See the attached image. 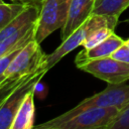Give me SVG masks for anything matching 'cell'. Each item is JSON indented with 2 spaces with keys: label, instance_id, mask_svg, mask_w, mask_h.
Returning a JSON list of instances; mask_svg holds the SVG:
<instances>
[{
  "label": "cell",
  "instance_id": "obj_1",
  "mask_svg": "<svg viewBox=\"0 0 129 129\" xmlns=\"http://www.w3.org/2000/svg\"><path fill=\"white\" fill-rule=\"evenodd\" d=\"M118 19L119 17L115 16L92 14L78 29H76L69 37L63 39L57 48H55L51 53L45 54L44 60L42 62V69L45 71L50 70L63 56L76 49L78 46L83 45L85 39L93 30L104 26H108L115 29L118 24Z\"/></svg>",
  "mask_w": 129,
  "mask_h": 129
},
{
  "label": "cell",
  "instance_id": "obj_2",
  "mask_svg": "<svg viewBox=\"0 0 129 129\" xmlns=\"http://www.w3.org/2000/svg\"><path fill=\"white\" fill-rule=\"evenodd\" d=\"M117 108L92 107L64 120L56 117L33 127V129H106L117 115Z\"/></svg>",
  "mask_w": 129,
  "mask_h": 129
},
{
  "label": "cell",
  "instance_id": "obj_3",
  "mask_svg": "<svg viewBox=\"0 0 129 129\" xmlns=\"http://www.w3.org/2000/svg\"><path fill=\"white\" fill-rule=\"evenodd\" d=\"M129 103V85L122 84H108L107 88L103 91L88 97L81 101L71 110L62 113L56 118L59 120L68 119L76 113H79L85 109L92 107H103V108H117L122 109Z\"/></svg>",
  "mask_w": 129,
  "mask_h": 129
},
{
  "label": "cell",
  "instance_id": "obj_4",
  "mask_svg": "<svg viewBox=\"0 0 129 129\" xmlns=\"http://www.w3.org/2000/svg\"><path fill=\"white\" fill-rule=\"evenodd\" d=\"M70 4L71 0H42L34 34L37 43L40 44L48 35L64 26Z\"/></svg>",
  "mask_w": 129,
  "mask_h": 129
},
{
  "label": "cell",
  "instance_id": "obj_5",
  "mask_svg": "<svg viewBox=\"0 0 129 129\" xmlns=\"http://www.w3.org/2000/svg\"><path fill=\"white\" fill-rule=\"evenodd\" d=\"M45 53L40 44L32 39L23 46L10 62L5 72V79H19L42 69Z\"/></svg>",
  "mask_w": 129,
  "mask_h": 129
},
{
  "label": "cell",
  "instance_id": "obj_6",
  "mask_svg": "<svg viewBox=\"0 0 129 129\" xmlns=\"http://www.w3.org/2000/svg\"><path fill=\"white\" fill-rule=\"evenodd\" d=\"M45 70H39L29 75L1 104H0V129H10L17 110L24 97L32 90H35L43 76Z\"/></svg>",
  "mask_w": 129,
  "mask_h": 129
},
{
  "label": "cell",
  "instance_id": "obj_7",
  "mask_svg": "<svg viewBox=\"0 0 129 129\" xmlns=\"http://www.w3.org/2000/svg\"><path fill=\"white\" fill-rule=\"evenodd\" d=\"M77 68L108 84H122L129 80V63L116 60L111 56L89 60L78 64Z\"/></svg>",
  "mask_w": 129,
  "mask_h": 129
},
{
  "label": "cell",
  "instance_id": "obj_8",
  "mask_svg": "<svg viewBox=\"0 0 129 129\" xmlns=\"http://www.w3.org/2000/svg\"><path fill=\"white\" fill-rule=\"evenodd\" d=\"M95 1L96 0H71L67 22L61 28V40L69 37L92 15Z\"/></svg>",
  "mask_w": 129,
  "mask_h": 129
},
{
  "label": "cell",
  "instance_id": "obj_9",
  "mask_svg": "<svg viewBox=\"0 0 129 129\" xmlns=\"http://www.w3.org/2000/svg\"><path fill=\"white\" fill-rule=\"evenodd\" d=\"M124 43H125V40L121 38L119 35H117L115 32H113L108 38H106L104 41H102L98 45L89 49L84 48L82 51H80L76 56L75 63L76 66H78L80 63H83L89 60L111 56L112 53Z\"/></svg>",
  "mask_w": 129,
  "mask_h": 129
},
{
  "label": "cell",
  "instance_id": "obj_10",
  "mask_svg": "<svg viewBox=\"0 0 129 129\" xmlns=\"http://www.w3.org/2000/svg\"><path fill=\"white\" fill-rule=\"evenodd\" d=\"M39 10L40 5H27L22 12L0 30V41L16 33L23 27L35 22L38 18Z\"/></svg>",
  "mask_w": 129,
  "mask_h": 129
},
{
  "label": "cell",
  "instance_id": "obj_11",
  "mask_svg": "<svg viewBox=\"0 0 129 129\" xmlns=\"http://www.w3.org/2000/svg\"><path fill=\"white\" fill-rule=\"evenodd\" d=\"M35 90H32L29 93H27V95L22 100L10 129H33L34 112H35V108H34Z\"/></svg>",
  "mask_w": 129,
  "mask_h": 129
},
{
  "label": "cell",
  "instance_id": "obj_12",
  "mask_svg": "<svg viewBox=\"0 0 129 129\" xmlns=\"http://www.w3.org/2000/svg\"><path fill=\"white\" fill-rule=\"evenodd\" d=\"M36 21L23 27L22 29H20L16 33L12 34L11 36L1 40L0 41V57L3 55H6L7 53H9L17 48L23 47L29 41L34 39Z\"/></svg>",
  "mask_w": 129,
  "mask_h": 129
},
{
  "label": "cell",
  "instance_id": "obj_13",
  "mask_svg": "<svg viewBox=\"0 0 129 129\" xmlns=\"http://www.w3.org/2000/svg\"><path fill=\"white\" fill-rule=\"evenodd\" d=\"M129 7V0H96L92 14L119 17Z\"/></svg>",
  "mask_w": 129,
  "mask_h": 129
},
{
  "label": "cell",
  "instance_id": "obj_14",
  "mask_svg": "<svg viewBox=\"0 0 129 129\" xmlns=\"http://www.w3.org/2000/svg\"><path fill=\"white\" fill-rule=\"evenodd\" d=\"M27 5L16 2V3H5L0 2V30L4 28L10 21H12L20 12H22Z\"/></svg>",
  "mask_w": 129,
  "mask_h": 129
},
{
  "label": "cell",
  "instance_id": "obj_15",
  "mask_svg": "<svg viewBox=\"0 0 129 129\" xmlns=\"http://www.w3.org/2000/svg\"><path fill=\"white\" fill-rule=\"evenodd\" d=\"M114 32V29L108 26H104V27H100L97 28L95 30H93L85 39L84 43H83V47L85 49H89L92 48L96 45H98L99 43H101L102 41H104L106 38H108L112 33Z\"/></svg>",
  "mask_w": 129,
  "mask_h": 129
},
{
  "label": "cell",
  "instance_id": "obj_16",
  "mask_svg": "<svg viewBox=\"0 0 129 129\" xmlns=\"http://www.w3.org/2000/svg\"><path fill=\"white\" fill-rule=\"evenodd\" d=\"M106 129H129V103L118 111Z\"/></svg>",
  "mask_w": 129,
  "mask_h": 129
},
{
  "label": "cell",
  "instance_id": "obj_17",
  "mask_svg": "<svg viewBox=\"0 0 129 129\" xmlns=\"http://www.w3.org/2000/svg\"><path fill=\"white\" fill-rule=\"evenodd\" d=\"M31 75V74H30ZM29 75L19 78V79H6L3 83L0 84V104L28 77Z\"/></svg>",
  "mask_w": 129,
  "mask_h": 129
},
{
  "label": "cell",
  "instance_id": "obj_18",
  "mask_svg": "<svg viewBox=\"0 0 129 129\" xmlns=\"http://www.w3.org/2000/svg\"><path fill=\"white\" fill-rule=\"evenodd\" d=\"M25 46V45H24ZM22 48V47H21ZM21 48H17L9 53H7L6 55H3L0 57V84L3 83L6 79H5V72L7 70V68L9 67L10 62L12 61V59L15 57V55L18 53V51L21 49Z\"/></svg>",
  "mask_w": 129,
  "mask_h": 129
},
{
  "label": "cell",
  "instance_id": "obj_19",
  "mask_svg": "<svg viewBox=\"0 0 129 129\" xmlns=\"http://www.w3.org/2000/svg\"><path fill=\"white\" fill-rule=\"evenodd\" d=\"M111 57H113L116 60L129 63V46L126 43L122 44L112 53Z\"/></svg>",
  "mask_w": 129,
  "mask_h": 129
},
{
  "label": "cell",
  "instance_id": "obj_20",
  "mask_svg": "<svg viewBox=\"0 0 129 129\" xmlns=\"http://www.w3.org/2000/svg\"><path fill=\"white\" fill-rule=\"evenodd\" d=\"M16 2L23 3L25 5H41L42 0H13Z\"/></svg>",
  "mask_w": 129,
  "mask_h": 129
},
{
  "label": "cell",
  "instance_id": "obj_21",
  "mask_svg": "<svg viewBox=\"0 0 129 129\" xmlns=\"http://www.w3.org/2000/svg\"><path fill=\"white\" fill-rule=\"evenodd\" d=\"M125 43H126V44H127V45H128V46H129V38H128V39H126V40H125Z\"/></svg>",
  "mask_w": 129,
  "mask_h": 129
},
{
  "label": "cell",
  "instance_id": "obj_22",
  "mask_svg": "<svg viewBox=\"0 0 129 129\" xmlns=\"http://www.w3.org/2000/svg\"><path fill=\"white\" fill-rule=\"evenodd\" d=\"M128 21H129V19H128Z\"/></svg>",
  "mask_w": 129,
  "mask_h": 129
}]
</instances>
